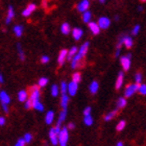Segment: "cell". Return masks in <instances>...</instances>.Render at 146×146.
I'll return each mask as SVG.
<instances>
[{
	"mask_svg": "<svg viewBox=\"0 0 146 146\" xmlns=\"http://www.w3.org/2000/svg\"><path fill=\"white\" fill-rule=\"evenodd\" d=\"M14 33H15L16 36H21L22 34H23V27H22L21 25H16L15 27H14Z\"/></svg>",
	"mask_w": 146,
	"mask_h": 146,
	"instance_id": "29",
	"label": "cell"
},
{
	"mask_svg": "<svg viewBox=\"0 0 146 146\" xmlns=\"http://www.w3.org/2000/svg\"><path fill=\"white\" fill-rule=\"evenodd\" d=\"M2 82H3V77L1 75V73H0V84H2Z\"/></svg>",
	"mask_w": 146,
	"mask_h": 146,
	"instance_id": "51",
	"label": "cell"
},
{
	"mask_svg": "<svg viewBox=\"0 0 146 146\" xmlns=\"http://www.w3.org/2000/svg\"><path fill=\"white\" fill-rule=\"evenodd\" d=\"M26 144V141L24 140V138H22V139H19L17 141V143L15 144V146H24Z\"/></svg>",
	"mask_w": 146,
	"mask_h": 146,
	"instance_id": "41",
	"label": "cell"
},
{
	"mask_svg": "<svg viewBox=\"0 0 146 146\" xmlns=\"http://www.w3.org/2000/svg\"><path fill=\"white\" fill-rule=\"evenodd\" d=\"M135 80H136L137 84H141V82H142V74L141 73H137L136 76H135Z\"/></svg>",
	"mask_w": 146,
	"mask_h": 146,
	"instance_id": "42",
	"label": "cell"
},
{
	"mask_svg": "<svg viewBox=\"0 0 146 146\" xmlns=\"http://www.w3.org/2000/svg\"><path fill=\"white\" fill-rule=\"evenodd\" d=\"M120 51H121V47H116L115 58H119V55H120Z\"/></svg>",
	"mask_w": 146,
	"mask_h": 146,
	"instance_id": "46",
	"label": "cell"
},
{
	"mask_svg": "<svg viewBox=\"0 0 146 146\" xmlns=\"http://www.w3.org/2000/svg\"><path fill=\"white\" fill-rule=\"evenodd\" d=\"M97 23L101 29H107V28L110 27V25H111V20L108 17H100V18L98 19Z\"/></svg>",
	"mask_w": 146,
	"mask_h": 146,
	"instance_id": "6",
	"label": "cell"
},
{
	"mask_svg": "<svg viewBox=\"0 0 146 146\" xmlns=\"http://www.w3.org/2000/svg\"><path fill=\"white\" fill-rule=\"evenodd\" d=\"M91 18L92 14L90 11H86V12L82 13V21L85 22V23H89V22L91 21Z\"/></svg>",
	"mask_w": 146,
	"mask_h": 146,
	"instance_id": "23",
	"label": "cell"
},
{
	"mask_svg": "<svg viewBox=\"0 0 146 146\" xmlns=\"http://www.w3.org/2000/svg\"><path fill=\"white\" fill-rule=\"evenodd\" d=\"M68 102H69V97H68L67 94H62L61 98V106L63 109H67Z\"/></svg>",
	"mask_w": 146,
	"mask_h": 146,
	"instance_id": "22",
	"label": "cell"
},
{
	"mask_svg": "<svg viewBox=\"0 0 146 146\" xmlns=\"http://www.w3.org/2000/svg\"><path fill=\"white\" fill-rule=\"evenodd\" d=\"M49 56H47V55H43L42 58H41V63L42 64H46V63H48L49 62Z\"/></svg>",
	"mask_w": 146,
	"mask_h": 146,
	"instance_id": "44",
	"label": "cell"
},
{
	"mask_svg": "<svg viewBox=\"0 0 146 146\" xmlns=\"http://www.w3.org/2000/svg\"><path fill=\"white\" fill-rule=\"evenodd\" d=\"M67 127L69 128V129H73V128H74V124H73V123H69Z\"/></svg>",
	"mask_w": 146,
	"mask_h": 146,
	"instance_id": "49",
	"label": "cell"
},
{
	"mask_svg": "<svg viewBox=\"0 0 146 146\" xmlns=\"http://www.w3.org/2000/svg\"><path fill=\"white\" fill-rule=\"evenodd\" d=\"M53 119H54V112H53V111H49V112L46 114L45 122L47 124H51L52 121H53Z\"/></svg>",
	"mask_w": 146,
	"mask_h": 146,
	"instance_id": "20",
	"label": "cell"
},
{
	"mask_svg": "<svg viewBox=\"0 0 146 146\" xmlns=\"http://www.w3.org/2000/svg\"><path fill=\"white\" fill-rule=\"evenodd\" d=\"M4 123H5V119L3 117H0V125H4Z\"/></svg>",
	"mask_w": 146,
	"mask_h": 146,
	"instance_id": "48",
	"label": "cell"
},
{
	"mask_svg": "<svg viewBox=\"0 0 146 146\" xmlns=\"http://www.w3.org/2000/svg\"><path fill=\"white\" fill-rule=\"evenodd\" d=\"M7 17H6V24H9L11 23V21H12V19L15 17V13H14V9H13L12 5H9V7H7Z\"/></svg>",
	"mask_w": 146,
	"mask_h": 146,
	"instance_id": "17",
	"label": "cell"
},
{
	"mask_svg": "<svg viewBox=\"0 0 146 146\" xmlns=\"http://www.w3.org/2000/svg\"><path fill=\"white\" fill-rule=\"evenodd\" d=\"M77 89H78V84L75 82H71L69 85H68V93L70 96H74L77 92Z\"/></svg>",
	"mask_w": 146,
	"mask_h": 146,
	"instance_id": "12",
	"label": "cell"
},
{
	"mask_svg": "<svg viewBox=\"0 0 146 146\" xmlns=\"http://www.w3.org/2000/svg\"><path fill=\"white\" fill-rule=\"evenodd\" d=\"M70 31H71V28H70V25H69V23L65 22V23H63V24H62L61 31H62V34H63V35L67 36V35L70 34Z\"/></svg>",
	"mask_w": 146,
	"mask_h": 146,
	"instance_id": "19",
	"label": "cell"
},
{
	"mask_svg": "<svg viewBox=\"0 0 146 146\" xmlns=\"http://www.w3.org/2000/svg\"><path fill=\"white\" fill-rule=\"evenodd\" d=\"M116 146H124V145H123V143H122V142H118Z\"/></svg>",
	"mask_w": 146,
	"mask_h": 146,
	"instance_id": "52",
	"label": "cell"
},
{
	"mask_svg": "<svg viewBox=\"0 0 146 146\" xmlns=\"http://www.w3.org/2000/svg\"><path fill=\"white\" fill-rule=\"evenodd\" d=\"M49 138H50V142L52 145H56L58 143V134L55 131L54 127L51 128L49 131Z\"/></svg>",
	"mask_w": 146,
	"mask_h": 146,
	"instance_id": "9",
	"label": "cell"
},
{
	"mask_svg": "<svg viewBox=\"0 0 146 146\" xmlns=\"http://www.w3.org/2000/svg\"><path fill=\"white\" fill-rule=\"evenodd\" d=\"M84 122H85V124L88 125V126H90V125L93 124V118H92V116L91 115L85 116V118H84Z\"/></svg>",
	"mask_w": 146,
	"mask_h": 146,
	"instance_id": "32",
	"label": "cell"
},
{
	"mask_svg": "<svg viewBox=\"0 0 146 146\" xmlns=\"http://www.w3.org/2000/svg\"><path fill=\"white\" fill-rule=\"evenodd\" d=\"M68 51L69 50H66V49H62L61 51H60V54L58 56V63L60 66H62L65 63V61H66V58L68 56Z\"/></svg>",
	"mask_w": 146,
	"mask_h": 146,
	"instance_id": "10",
	"label": "cell"
},
{
	"mask_svg": "<svg viewBox=\"0 0 146 146\" xmlns=\"http://www.w3.org/2000/svg\"><path fill=\"white\" fill-rule=\"evenodd\" d=\"M80 79H82V74L79 72H75V73H73V75H72V80L73 82H75L78 84L79 82H80Z\"/></svg>",
	"mask_w": 146,
	"mask_h": 146,
	"instance_id": "33",
	"label": "cell"
},
{
	"mask_svg": "<svg viewBox=\"0 0 146 146\" xmlns=\"http://www.w3.org/2000/svg\"><path fill=\"white\" fill-rule=\"evenodd\" d=\"M139 31H140V25L139 24L135 25L134 28L131 29V35H133V36H137V35L139 34Z\"/></svg>",
	"mask_w": 146,
	"mask_h": 146,
	"instance_id": "38",
	"label": "cell"
},
{
	"mask_svg": "<svg viewBox=\"0 0 146 146\" xmlns=\"http://www.w3.org/2000/svg\"><path fill=\"white\" fill-rule=\"evenodd\" d=\"M25 109L26 110H29V109H31V108H34V104H33V101L31 100V99H29V98H28L27 100L25 101Z\"/></svg>",
	"mask_w": 146,
	"mask_h": 146,
	"instance_id": "39",
	"label": "cell"
},
{
	"mask_svg": "<svg viewBox=\"0 0 146 146\" xmlns=\"http://www.w3.org/2000/svg\"><path fill=\"white\" fill-rule=\"evenodd\" d=\"M142 11H143V7H142L141 5L138 6V12H142Z\"/></svg>",
	"mask_w": 146,
	"mask_h": 146,
	"instance_id": "50",
	"label": "cell"
},
{
	"mask_svg": "<svg viewBox=\"0 0 146 146\" xmlns=\"http://www.w3.org/2000/svg\"><path fill=\"white\" fill-rule=\"evenodd\" d=\"M123 79H124V72H123V71H120V72L118 73V77H117V80H116V84H115L116 90H119V89L122 87Z\"/></svg>",
	"mask_w": 146,
	"mask_h": 146,
	"instance_id": "14",
	"label": "cell"
},
{
	"mask_svg": "<svg viewBox=\"0 0 146 146\" xmlns=\"http://www.w3.org/2000/svg\"><path fill=\"white\" fill-rule=\"evenodd\" d=\"M66 115H67V109H63V111H62L61 114H60V117H58V125H61L62 124V122H63L65 119H66Z\"/></svg>",
	"mask_w": 146,
	"mask_h": 146,
	"instance_id": "28",
	"label": "cell"
},
{
	"mask_svg": "<svg viewBox=\"0 0 146 146\" xmlns=\"http://www.w3.org/2000/svg\"><path fill=\"white\" fill-rule=\"evenodd\" d=\"M131 53L123 55V56L120 58V63H121V66L123 68V71H128V69L131 68Z\"/></svg>",
	"mask_w": 146,
	"mask_h": 146,
	"instance_id": "4",
	"label": "cell"
},
{
	"mask_svg": "<svg viewBox=\"0 0 146 146\" xmlns=\"http://www.w3.org/2000/svg\"><path fill=\"white\" fill-rule=\"evenodd\" d=\"M138 90H139V84H137V82H136V84H131V85H128L127 87L125 88V91H124L125 98L131 97Z\"/></svg>",
	"mask_w": 146,
	"mask_h": 146,
	"instance_id": "3",
	"label": "cell"
},
{
	"mask_svg": "<svg viewBox=\"0 0 146 146\" xmlns=\"http://www.w3.org/2000/svg\"><path fill=\"white\" fill-rule=\"evenodd\" d=\"M77 52H78V49H77V47H76V46H73V47H71L70 50L68 51V56H67L68 61H71V60L73 58V56H74Z\"/></svg>",
	"mask_w": 146,
	"mask_h": 146,
	"instance_id": "21",
	"label": "cell"
},
{
	"mask_svg": "<svg viewBox=\"0 0 146 146\" xmlns=\"http://www.w3.org/2000/svg\"><path fill=\"white\" fill-rule=\"evenodd\" d=\"M117 112H118V109H115L113 110L112 112H110L109 114L104 116V121H110V120H112L116 115H117Z\"/></svg>",
	"mask_w": 146,
	"mask_h": 146,
	"instance_id": "25",
	"label": "cell"
},
{
	"mask_svg": "<svg viewBox=\"0 0 146 146\" xmlns=\"http://www.w3.org/2000/svg\"><path fill=\"white\" fill-rule=\"evenodd\" d=\"M24 140L26 141V143H29V142H31V140H33V136H31V134H25L24 135Z\"/></svg>",
	"mask_w": 146,
	"mask_h": 146,
	"instance_id": "43",
	"label": "cell"
},
{
	"mask_svg": "<svg viewBox=\"0 0 146 146\" xmlns=\"http://www.w3.org/2000/svg\"><path fill=\"white\" fill-rule=\"evenodd\" d=\"M88 25H89V28H90V31H92V34L94 35V36H97V35H99L101 28L99 27L98 23H95V22H91V21H90L88 23Z\"/></svg>",
	"mask_w": 146,
	"mask_h": 146,
	"instance_id": "11",
	"label": "cell"
},
{
	"mask_svg": "<svg viewBox=\"0 0 146 146\" xmlns=\"http://www.w3.org/2000/svg\"><path fill=\"white\" fill-rule=\"evenodd\" d=\"M0 101H1V104H9L11 102V98H9V96L7 95L6 92L4 91L0 92Z\"/></svg>",
	"mask_w": 146,
	"mask_h": 146,
	"instance_id": "16",
	"label": "cell"
},
{
	"mask_svg": "<svg viewBox=\"0 0 146 146\" xmlns=\"http://www.w3.org/2000/svg\"><path fill=\"white\" fill-rule=\"evenodd\" d=\"M139 93L141 95H146V85H141L139 86Z\"/></svg>",
	"mask_w": 146,
	"mask_h": 146,
	"instance_id": "40",
	"label": "cell"
},
{
	"mask_svg": "<svg viewBox=\"0 0 146 146\" xmlns=\"http://www.w3.org/2000/svg\"><path fill=\"white\" fill-rule=\"evenodd\" d=\"M98 89H99V85H98V82H96V80L92 82L91 84H90V86H89V90H90V92H91L92 94H96L98 91Z\"/></svg>",
	"mask_w": 146,
	"mask_h": 146,
	"instance_id": "18",
	"label": "cell"
},
{
	"mask_svg": "<svg viewBox=\"0 0 146 146\" xmlns=\"http://www.w3.org/2000/svg\"><path fill=\"white\" fill-rule=\"evenodd\" d=\"M89 45H90V43H89V42L84 43V44L82 45V47H80V48H79V50H78L79 53H80V54H82L84 56H85L86 53H87V51H88Z\"/></svg>",
	"mask_w": 146,
	"mask_h": 146,
	"instance_id": "26",
	"label": "cell"
},
{
	"mask_svg": "<svg viewBox=\"0 0 146 146\" xmlns=\"http://www.w3.org/2000/svg\"><path fill=\"white\" fill-rule=\"evenodd\" d=\"M34 109L36 110V111H40V112H43V111H44V107H43V104H41L39 100L36 101L34 104Z\"/></svg>",
	"mask_w": 146,
	"mask_h": 146,
	"instance_id": "34",
	"label": "cell"
},
{
	"mask_svg": "<svg viewBox=\"0 0 146 146\" xmlns=\"http://www.w3.org/2000/svg\"><path fill=\"white\" fill-rule=\"evenodd\" d=\"M39 97H40L39 86H34V87L31 89V96H29V99L33 101V104H35L36 101L39 100Z\"/></svg>",
	"mask_w": 146,
	"mask_h": 146,
	"instance_id": "5",
	"label": "cell"
},
{
	"mask_svg": "<svg viewBox=\"0 0 146 146\" xmlns=\"http://www.w3.org/2000/svg\"><path fill=\"white\" fill-rule=\"evenodd\" d=\"M47 84H48V78H46V77H41L39 79V82H38V86H39L40 88L45 87Z\"/></svg>",
	"mask_w": 146,
	"mask_h": 146,
	"instance_id": "31",
	"label": "cell"
},
{
	"mask_svg": "<svg viewBox=\"0 0 146 146\" xmlns=\"http://www.w3.org/2000/svg\"><path fill=\"white\" fill-rule=\"evenodd\" d=\"M82 58H84V55L80 54L79 52H77V53L73 56L72 60H71V68H72V69H75V68L78 67L79 63H80V61L82 60Z\"/></svg>",
	"mask_w": 146,
	"mask_h": 146,
	"instance_id": "7",
	"label": "cell"
},
{
	"mask_svg": "<svg viewBox=\"0 0 146 146\" xmlns=\"http://www.w3.org/2000/svg\"><path fill=\"white\" fill-rule=\"evenodd\" d=\"M82 34H84V31H82V28H78V27L73 28L72 36H73V39L75 40V41H78V40H80V38H82Z\"/></svg>",
	"mask_w": 146,
	"mask_h": 146,
	"instance_id": "15",
	"label": "cell"
},
{
	"mask_svg": "<svg viewBox=\"0 0 146 146\" xmlns=\"http://www.w3.org/2000/svg\"><path fill=\"white\" fill-rule=\"evenodd\" d=\"M90 114H91V108L87 107L85 110H84V115L87 116V115H90Z\"/></svg>",
	"mask_w": 146,
	"mask_h": 146,
	"instance_id": "45",
	"label": "cell"
},
{
	"mask_svg": "<svg viewBox=\"0 0 146 146\" xmlns=\"http://www.w3.org/2000/svg\"><path fill=\"white\" fill-rule=\"evenodd\" d=\"M58 92H60V90H58V87L56 85H53L51 87V95L53 96V97H56L58 95Z\"/></svg>",
	"mask_w": 146,
	"mask_h": 146,
	"instance_id": "35",
	"label": "cell"
},
{
	"mask_svg": "<svg viewBox=\"0 0 146 146\" xmlns=\"http://www.w3.org/2000/svg\"><path fill=\"white\" fill-rule=\"evenodd\" d=\"M68 91V85L66 84L65 82H63L61 84V92H62V94H66Z\"/></svg>",
	"mask_w": 146,
	"mask_h": 146,
	"instance_id": "37",
	"label": "cell"
},
{
	"mask_svg": "<svg viewBox=\"0 0 146 146\" xmlns=\"http://www.w3.org/2000/svg\"><path fill=\"white\" fill-rule=\"evenodd\" d=\"M17 50H18V53H19V58H20V60L21 61H24L25 60V54L24 52H23V50H22V47L20 44H17Z\"/></svg>",
	"mask_w": 146,
	"mask_h": 146,
	"instance_id": "30",
	"label": "cell"
},
{
	"mask_svg": "<svg viewBox=\"0 0 146 146\" xmlns=\"http://www.w3.org/2000/svg\"><path fill=\"white\" fill-rule=\"evenodd\" d=\"M36 4H34V3H29V4L26 6V9H25L23 12H22V15L24 16V17H28V16L31 15V13L36 11Z\"/></svg>",
	"mask_w": 146,
	"mask_h": 146,
	"instance_id": "13",
	"label": "cell"
},
{
	"mask_svg": "<svg viewBox=\"0 0 146 146\" xmlns=\"http://www.w3.org/2000/svg\"><path fill=\"white\" fill-rule=\"evenodd\" d=\"M99 1H100L101 3H104V2H106V0H99Z\"/></svg>",
	"mask_w": 146,
	"mask_h": 146,
	"instance_id": "54",
	"label": "cell"
},
{
	"mask_svg": "<svg viewBox=\"0 0 146 146\" xmlns=\"http://www.w3.org/2000/svg\"><path fill=\"white\" fill-rule=\"evenodd\" d=\"M68 127H63L58 134V144L61 146H66L68 142V138H69V133H68Z\"/></svg>",
	"mask_w": 146,
	"mask_h": 146,
	"instance_id": "2",
	"label": "cell"
},
{
	"mask_svg": "<svg viewBox=\"0 0 146 146\" xmlns=\"http://www.w3.org/2000/svg\"><path fill=\"white\" fill-rule=\"evenodd\" d=\"M141 1H142V2H146V0H141Z\"/></svg>",
	"mask_w": 146,
	"mask_h": 146,
	"instance_id": "55",
	"label": "cell"
},
{
	"mask_svg": "<svg viewBox=\"0 0 146 146\" xmlns=\"http://www.w3.org/2000/svg\"><path fill=\"white\" fill-rule=\"evenodd\" d=\"M125 124H126V123H125L124 120H121V121L117 124V126H116V129H117V131H123V129H124V127H125Z\"/></svg>",
	"mask_w": 146,
	"mask_h": 146,
	"instance_id": "36",
	"label": "cell"
},
{
	"mask_svg": "<svg viewBox=\"0 0 146 146\" xmlns=\"http://www.w3.org/2000/svg\"><path fill=\"white\" fill-rule=\"evenodd\" d=\"M18 99L19 101H21V102H25V101L27 100V92L24 91V90H22L18 93Z\"/></svg>",
	"mask_w": 146,
	"mask_h": 146,
	"instance_id": "24",
	"label": "cell"
},
{
	"mask_svg": "<svg viewBox=\"0 0 146 146\" xmlns=\"http://www.w3.org/2000/svg\"><path fill=\"white\" fill-rule=\"evenodd\" d=\"M1 107H2L3 112H4V113H9V108H7V104H1Z\"/></svg>",
	"mask_w": 146,
	"mask_h": 146,
	"instance_id": "47",
	"label": "cell"
},
{
	"mask_svg": "<svg viewBox=\"0 0 146 146\" xmlns=\"http://www.w3.org/2000/svg\"><path fill=\"white\" fill-rule=\"evenodd\" d=\"M114 19H115V21H118V20H119V16L116 15L115 17H114Z\"/></svg>",
	"mask_w": 146,
	"mask_h": 146,
	"instance_id": "53",
	"label": "cell"
},
{
	"mask_svg": "<svg viewBox=\"0 0 146 146\" xmlns=\"http://www.w3.org/2000/svg\"><path fill=\"white\" fill-rule=\"evenodd\" d=\"M122 44H124L125 47L127 49L131 48L133 47V44H134V40L133 38L129 36H126V35H121L120 38H119L118 44H117V47H121Z\"/></svg>",
	"mask_w": 146,
	"mask_h": 146,
	"instance_id": "1",
	"label": "cell"
},
{
	"mask_svg": "<svg viewBox=\"0 0 146 146\" xmlns=\"http://www.w3.org/2000/svg\"><path fill=\"white\" fill-rule=\"evenodd\" d=\"M89 6H90V2H89V0H82V1L77 4L76 9H77L78 12L84 13V12H86V11H88Z\"/></svg>",
	"mask_w": 146,
	"mask_h": 146,
	"instance_id": "8",
	"label": "cell"
},
{
	"mask_svg": "<svg viewBox=\"0 0 146 146\" xmlns=\"http://www.w3.org/2000/svg\"><path fill=\"white\" fill-rule=\"evenodd\" d=\"M126 107V99L124 97H120L117 100V109H123Z\"/></svg>",
	"mask_w": 146,
	"mask_h": 146,
	"instance_id": "27",
	"label": "cell"
}]
</instances>
